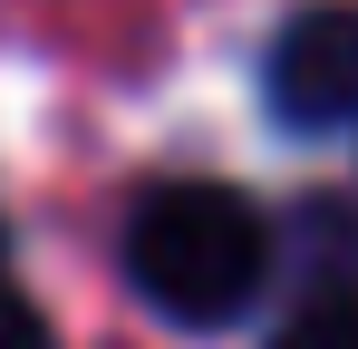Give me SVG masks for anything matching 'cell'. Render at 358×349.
<instances>
[{"instance_id": "cell-3", "label": "cell", "mask_w": 358, "mask_h": 349, "mask_svg": "<svg viewBox=\"0 0 358 349\" xmlns=\"http://www.w3.org/2000/svg\"><path fill=\"white\" fill-rule=\"evenodd\" d=\"M271 349H358V282H320L291 320L271 330Z\"/></svg>"}, {"instance_id": "cell-1", "label": "cell", "mask_w": 358, "mask_h": 349, "mask_svg": "<svg viewBox=\"0 0 358 349\" xmlns=\"http://www.w3.org/2000/svg\"><path fill=\"white\" fill-rule=\"evenodd\" d=\"M117 262L136 301L175 330H223L271 282V214L223 174H165L126 204Z\"/></svg>"}, {"instance_id": "cell-4", "label": "cell", "mask_w": 358, "mask_h": 349, "mask_svg": "<svg viewBox=\"0 0 358 349\" xmlns=\"http://www.w3.org/2000/svg\"><path fill=\"white\" fill-rule=\"evenodd\" d=\"M0 349H59V340H49V320H39V301L10 291V282H0Z\"/></svg>"}, {"instance_id": "cell-2", "label": "cell", "mask_w": 358, "mask_h": 349, "mask_svg": "<svg viewBox=\"0 0 358 349\" xmlns=\"http://www.w3.org/2000/svg\"><path fill=\"white\" fill-rule=\"evenodd\" d=\"M271 116L291 136H339L358 126V0H310L281 20V39L262 58Z\"/></svg>"}]
</instances>
